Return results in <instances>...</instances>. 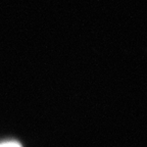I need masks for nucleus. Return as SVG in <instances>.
<instances>
[{
    "instance_id": "nucleus-1",
    "label": "nucleus",
    "mask_w": 147,
    "mask_h": 147,
    "mask_svg": "<svg viewBox=\"0 0 147 147\" xmlns=\"http://www.w3.org/2000/svg\"><path fill=\"white\" fill-rule=\"evenodd\" d=\"M0 147H23L18 142L16 141H3L0 142Z\"/></svg>"
}]
</instances>
